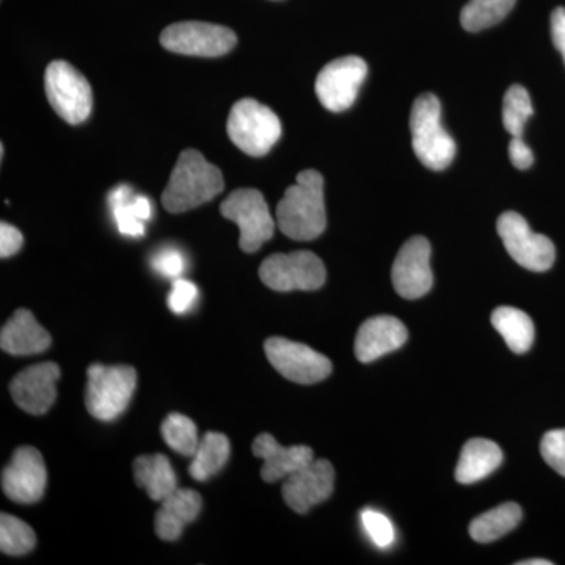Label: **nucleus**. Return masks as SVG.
<instances>
[{"instance_id": "nucleus-1", "label": "nucleus", "mask_w": 565, "mask_h": 565, "mask_svg": "<svg viewBox=\"0 0 565 565\" xmlns=\"http://www.w3.org/2000/svg\"><path fill=\"white\" fill-rule=\"evenodd\" d=\"M277 225L294 241H313L326 232L323 178L316 170H303L296 184L286 189L277 206Z\"/></svg>"}, {"instance_id": "nucleus-2", "label": "nucleus", "mask_w": 565, "mask_h": 565, "mask_svg": "<svg viewBox=\"0 0 565 565\" xmlns=\"http://www.w3.org/2000/svg\"><path fill=\"white\" fill-rule=\"evenodd\" d=\"M223 188L221 170L207 162L202 152L185 150L170 174L169 184L162 193V204L172 214H181L211 202Z\"/></svg>"}, {"instance_id": "nucleus-3", "label": "nucleus", "mask_w": 565, "mask_h": 565, "mask_svg": "<svg viewBox=\"0 0 565 565\" xmlns=\"http://www.w3.org/2000/svg\"><path fill=\"white\" fill-rule=\"evenodd\" d=\"M412 145L427 169L441 172L455 161L457 145L441 125V104L433 93L415 99L411 111Z\"/></svg>"}, {"instance_id": "nucleus-4", "label": "nucleus", "mask_w": 565, "mask_h": 565, "mask_svg": "<svg viewBox=\"0 0 565 565\" xmlns=\"http://www.w3.org/2000/svg\"><path fill=\"white\" fill-rule=\"evenodd\" d=\"M136 385L137 373L131 366L92 364L85 386L88 414L99 422H114L131 404Z\"/></svg>"}, {"instance_id": "nucleus-5", "label": "nucleus", "mask_w": 565, "mask_h": 565, "mask_svg": "<svg viewBox=\"0 0 565 565\" xmlns=\"http://www.w3.org/2000/svg\"><path fill=\"white\" fill-rule=\"evenodd\" d=\"M230 139L245 154L262 158L280 140V118L269 107L245 98L234 104L226 125Z\"/></svg>"}, {"instance_id": "nucleus-6", "label": "nucleus", "mask_w": 565, "mask_h": 565, "mask_svg": "<svg viewBox=\"0 0 565 565\" xmlns=\"http://www.w3.org/2000/svg\"><path fill=\"white\" fill-rule=\"evenodd\" d=\"M44 90L52 109L70 125H81L90 117L93 109L90 84L68 62L50 63L44 73Z\"/></svg>"}, {"instance_id": "nucleus-7", "label": "nucleus", "mask_w": 565, "mask_h": 565, "mask_svg": "<svg viewBox=\"0 0 565 565\" xmlns=\"http://www.w3.org/2000/svg\"><path fill=\"white\" fill-rule=\"evenodd\" d=\"M259 277L267 288L278 292L316 291L326 282V266L315 253L300 250L275 253L264 259Z\"/></svg>"}, {"instance_id": "nucleus-8", "label": "nucleus", "mask_w": 565, "mask_h": 565, "mask_svg": "<svg viewBox=\"0 0 565 565\" xmlns=\"http://www.w3.org/2000/svg\"><path fill=\"white\" fill-rule=\"evenodd\" d=\"M223 217L241 230L239 245L245 253H255L273 239L275 221L263 193L256 189H237L221 204Z\"/></svg>"}, {"instance_id": "nucleus-9", "label": "nucleus", "mask_w": 565, "mask_h": 565, "mask_svg": "<svg viewBox=\"0 0 565 565\" xmlns=\"http://www.w3.org/2000/svg\"><path fill=\"white\" fill-rule=\"evenodd\" d=\"M497 230L516 264L533 273L552 269L556 259L555 244L544 234L534 233L522 215L514 211L504 212L498 217Z\"/></svg>"}, {"instance_id": "nucleus-10", "label": "nucleus", "mask_w": 565, "mask_h": 565, "mask_svg": "<svg viewBox=\"0 0 565 565\" xmlns=\"http://www.w3.org/2000/svg\"><path fill=\"white\" fill-rule=\"evenodd\" d=\"M236 43L232 29L210 22H177L161 33V44L167 51L191 57H221L233 51Z\"/></svg>"}, {"instance_id": "nucleus-11", "label": "nucleus", "mask_w": 565, "mask_h": 565, "mask_svg": "<svg viewBox=\"0 0 565 565\" xmlns=\"http://www.w3.org/2000/svg\"><path fill=\"white\" fill-rule=\"evenodd\" d=\"M264 351L275 370L294 384H318L332 374V362L302 343L274 337L264 343Z\"/></svg>"}, {"instance_id": "nucleus-12", "label": "nucleus", "mask_w": 565, "mask_h": 565, "mask_svg": "<svg viewBox=\"0 0 565 565\" xmlns=\"http://www.w3.org/2000/svg\"><path fill=\"white\" fill-rule=\"evenodd\" d=\"M366 76V62L356 55H348L327 63L316 79L319 103L327 110L337 114L351 109Z\"/></svg>"}, {"instance_id": "nucleus-13", "label": "nucleus", "mask_w": 565, "mask_h": 565, "mask_svg": "<svg viewBox=\"0 0 565 565\" xmlns=\"http://www.w3.org/2000/svg\"><path fill=\"white\" fill-rule=\"evenodd\" d=\"M47 473L43 456L32 446H21L2 471V490L9 500L32 504L41 500L46 489Z\"/></svg>"}, {"instance_id": "nucleus-14", "label": "nucleus", "mask_w": 565, "mask_h": 565, "mask_svg": "<svg viewBox=\"0 0 565 565\" xmlns=\"http://www.w3.org/2000/svg\"><path fill=\"white\" fill-rule=\"evenodd\" d=\"M430 244L426 237L415 236L403 245L393 263L394 291L408 300L422 299L433 289Z\"/></svg>"}, {"instance_id": "nucleus-15", "label": "nucleus", "mask_w": 565, "mask_h": 565, "mask_svg": "<svg viewBox=\"0 0 565 565\" xmlns=\"http://www.w3.org/2000/svg\"><path fill=\"white\" fill-rule=\"evenodd\" d=\"M334 489V468L326 459H315L288 476L282 484V500L297 514H307L316 504L329 500Z\"/></svg>"}, {"instance_id": "nucleus-16", "label": "nucleus", "mask_w": 565, "mask_h": 565, "mask_svg": "<svg viewBox=\"0 0 565 565\" xmlns=\"http://www.w3.org/2000/svg\"><path fill=\"white\" fill-rule=\"evenodd\" d=\"M61 367L52 362L25 367L11 381L10 393L14 403L31 415H43L57 399Z\"/></svg>"}, {"instance_id": "nucleus-17", "label": "nucleus", "mask_w": 565, "mask_h": 565, "mask_svg": "<svg viewBox=\"0 0 565 565\" xmlns=\"http://www.w3.org/2000/svg\"><path fill=\"white\" fill-rule=\"evenodd\" d=\"M252 451L253 456L263 459L262 478L266 482L286 479L315 460L313 449L303 445L281 446L270 434L258 435Z\"/></svg>"}, {"instance_id": "nucleus-18", "label": "nucleus", "mask_w": 565, "mask_h": 565, "mask_svg": "<svg viewBox=\"0 0 565 565\" xmlns=\"http://www.w3.org/2000/svg\"><path fill=\"white\" fill-rule=\"evenodd\" d=\"M407 327L393 316H375L362 323L355 338V355L362 363L375 362L397 351L407 341Z\"/></svg>"}, {"instance_id": "nucleus-19", "label": "nucleus", "mask_w": 565, "mask_h": 565, "mask_svg": "<svg viewBox=\"0 0 565 565\" xmlns=\"http://www.w3.org/2000/svg\"><path fill=\"white\" fill-rule=\"evenodd\" d=\"M51 334L36 322L35 316L24 308L14 311L0 333V348L10 355H36L47 351Z\"/></svg>"}, {"instance_id": "nucleus-20", "label": "nucleus", "mask_w": 565, "mask_h": 565, "mask_svg": "<svg viewBox=\"0 0 565 565\" xmlns=\"http://www.w3.org/2000/svg\"><path fill=\"white\" fill-rule=\"evenodd\" d=\"M202 497L192 489H180L161 501L156 514V534L162 541L173 542L181 537L184 527L192 523L202 511Z\"/></svg>"}, {"instance_id": "nucleus-21", "label": "nucleus", "mask_w": 565, "mask_h": 565, "mask_svg": "<svg viewBox=\"0 0 565 565\" xmlns=\"http://www.w3.org/2000/svg\"><path fill=\"white\" fill-rule=\"evenodd\" d=\"M503 462L500 446L487 438H473L465 444L456 468V479L460 484H476L493 473Z\"/></svg>"}, {"instance_id": "nucleus-22", "label": "nucleus", "mask_w": 565, "mask_h": 565, "mask_svg": "<svg viewBox=\"0 0 565 565\" xmlns=\"http://www.w3.org/2000/svg\"><path fill=\"white\" fill-rule=\"evenodd\" d=\"M137 486L147 490L152 501L166 500L178 489V478L167 456H140L134 462Z\"/></svg>"}, {"instance_id": "nucleus-23", "label": "nucleus", "mask_w": 565, "mask_h": 565, "mask_svg": "<svg viewBox=\"0 0 565 565\" xmlns=\"http://www.w3.org/2000/svg\"><path fill=\"white\" fill-rule=\"evenodd\" d=\"M492 326L514 353L530 351L535 329L530 316L514 307H500L492 313Z\"/></svg>"}, {"instance_id": "nucleus-24", "label": "nucleus", "mask_w": 565, "mask_h": 565, "mask_svg": "<svg viewBox=\"0 0 565 565\" xmlns=\"http://www.w3.org/2000/svg\"><path fill=\"white\" fill-rule=\"evenodd\" d=\"M230 452H232V445L226 435L207 433L200 441L195 456L192 457L189 473L195 481L206 482L225 467Z\"/></svg>"}, {"instance_id": "nucleus-25", "label": "nucleus", "mask_w": 565, "mask_h": 565, "mask_svg": "<svg viewBox=\"0 0 565 565\" xmlns=\"http://www.w3.org/2000/svg\"><path fill=\"white\" fill-rule=\"evenodd\" d=\"M522 508L515 503H504L479 515L470 525V535L478 544H490L503 535L511 533L520 520H522Z\"/></svg>"}, {"instance_id": "nucleus-26", "label": "nucleus", "mask_w": 565, "mask_h": 565, "mask_svg": "<svg viewBox=\"0 0 565 565\" xmlns=\"http://www.w3.org/2000/svg\"><path fill=\"white\" fill-rule=\"evenodd\" d=\"M516 0H470L460 13L467 32H481L497 25L514 9Z\"/></svg>"}, {"instance_id": "nucleus-27", "label": "nucleus", "mask_w": 565, "mask_h": 565, "mask_svg": "<svg viewBox=\"0 0 565 565\" xmlns=\"http://www.w3.org/2000/svg\"><path fill=\"white\" fill-rule=\"evenodd\" d=\"M161 433L166 444L178 455L195 456L200 445L199 430L191 418L181 414L169 415L162 423Z\"/></svg>"}, {"instance_id": "nucleus-28", "label": "nucleus", "mask_w": 565, "mask_h": 565, "mask_svg": "<svg viewBox=\"0 0 565 565\" xmlns=\"http://www.w3.org/2000/svg\"><path fill=\"white\" fill-rule=\"evenodd\" d=\"M534 109L530 93L522 85H512L504 95L503 126L511 137H523L526 121L533 117Z\"/></svg>"}, {"instance_id": "nucleus-29", "label": "nucleus", "mask_w": 565, "mask_h": 565, "mask_svg": "<svg viewBox=\"0 0 565 565\" xmlns=\"http://www.w3.org/2000/svg\"><path fill=\"white\" fill-rule=\"evenodd\" d=\"M36 545L35 533L17 516L0 515V550L9 556H24Z\"/></svg>"}, {"instance_id": "nucleus-30", "label": "nucleus", "mask_w": 565, "mask_h": 565, "mask_svg": "<svg viewBox=\"0 0 565 565\" xmlns=\"http://www.w3.org/2000/svg\"><path fill=\"white\" fill-rule=\"evenodd\" d=\"M132 199L131 188L120 185L110 193L109 204L111 214H114L115 223H117L118 232L125 236L140 237L145 234V223L136 217L129 200Z\"/></svg>"}, {"instance_id": "nucleus-31", "label": "nucleus", "mask_w": 565, "mask_h": 565, "mask_svg": "<svg viewBox=\"0 0 565 565\" xmlns=\"http://www.w3.org/2000/svg\"><path fill=\"white\" fill-rule=\"evenodd\" d=\"M362 523L364 531L379 548H388L394 544V539H396L394 527L388 516L382 514V512L374 511V509H364Z\"/></svg>"}, {"instance_id": "nucleus-32", "label": "nucleus", "mask_w": 565, "mask_h": 565, "mask_svg": "<svg viewBox=\"0 0 565 565\" xmlns=\"http://www.w3.org/2000/svg\"><path fill=\"white\" fill-rule=\"evenodd\" d=\"M541 455L556 473L565 478V429L550 430L544 435Z\"/></svg>"}, {"instance_id": "nucleus-33", "label": "nucleus", "mask_w": 565, "mask_h": 565, "mask_svg": "<svg viewBox=\"0 0 565 565\" xmlns=\"http://www.w3.org/2000/svg\"><path fill=\"white\" fill-rule=\"evenodd\" d=\"M199 299V288L192 281L177 278L169 294V308L174 315H184L192 310Z\"/></svg>"}, {"instance_id": "nucleus-34", "label": "nucleus", "mask_w": 565, "mask_h": 565, "mask_svg": "<svg viewBox=\"0 0 565 565\" xmlns=\"http://www.w3.org/2000/svg\"><path fill=\"white\" fill-rule=\"evenodd\" d=\"M156 273L166 278H178L185 269V259L180 250L173 247L162 248L152 258Z\"/></svg>"}, {"instance_id": "nucleus-35", "label": "nucleus", "mask_w": 565, "mask_h": 565, "mask_svg": "<svg viewBox=\"0 0 565 565\" xmlns=\"http://www.w3.org/2000/svg\"><path fill=\"white\" fill-rule=\"evenodd\" d=\"M22 234L20 230L14 228L10 223L2 222L0 225V256L2 258H10V256L17 255L21 250Z\"/></svg>"}, {"instance_id": "nucleus-36", "label": "nucleus", "mask_w": 565, "mask_h": 565, "mask_svg": "<svg viewBox=\"0 0 565 565\" xmlns=\"http://www.w3.org/2000/svg\"><path fill=\"white\" fill-rule=\"evenodd\" d=\"M509 159H511L512 166L519 170H527L534 163V154L531 148L527 147L523 137H512L509 141Z\"/></svg>"}, {"instance_id": "nucleus-37", "label": "nucleus", "mask_w": 565, "mask_h": 565, "mask_svg": "<svg viewBox=\"0 0 565 565\" xmlns=\"http://www.w3.org/2000/svg\"><path fill=\"white\" fill-rule=\"evenodd\" d=\"M552 39L565 62V9L557 7L552 13Z\"/></svg>"}, {"instance_id": "nucleus-38", "label": "nucleus", "mask_w": 565, "mask_h": 565, "mask_svg": "<svg viewBox=\"0 0 565 565\" xmlns=\"http://www.w3.org/2000/svg\"><path fill=\"white\" fill-rule=\"evenodd\" d=\"M129 206H131L134 214H136V217L140 218L141 222L150 221L152 217L151 202L147 196H132V199L129 200Z\"/></svg>"}, {"instance_id": "nucleus-39", "label": "nucleus", "mask_w": 565, "mask_h": 565, "mask_svg": "<svg viewBox=\"0 0 565 565\" xmlns=\"http://www.w3.org/2000/svg\"><path fill=\"white\" fill-rule=\"evenodd\" d=\"M516 565H553V563L548 559H525L520 561Z\"/></svg>"}]
</instances>
